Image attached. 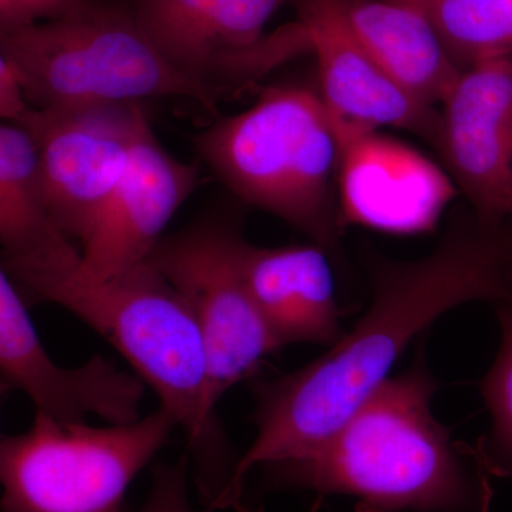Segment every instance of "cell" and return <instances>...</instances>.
I'll list each match as a JSON object with an SVG mask.
<instances>
[{"mask_svg": "<svg viewBox=\"0 0 512 512\" xmlns=\"http://www.w3.org/2000/svg\"><path fill=\"white\" fill-rule=\"evenodd\" d=\"M372 302L318 359L252 382L256 437L239 457L235 490L255 467L309 453L390 379L407 346L458 306L512 299V227L473 208L457 211L431 254L416 261L369 258Z\"/></svg>", "mask_w": 512, "mask_h": 512, "instance_id": "obj_1", "label": "cell"}, {"mask_svg": "<svg viewBox=\"0 0 512 512\" xmlns=\"http://www.w3.org/2000/svg\"><path fill=\"white\" fill-rule=\"evenodd\" d=\"M440 383L421 345L332 436L264 467L265 484L357 498L356 512H490L494 490L476 444L434 417Z\"/></svg>", "mask_w": 512, "mask_h": 512, "instance_id": "obj_2", "label": "cell"}, {"mask_svg": "<svg viewBox=\"0 0 512 512\" xmlns=\"http://www.w3.org/2000/svg\"><path fill=\"white\" fill-rule=\"evenodd\" d=\"M74 271L19 286L96 330L157 394L187 436L192 477L205 510L245 512L235 490L241 456L232 450L211 402L207 346L190 305L147 261L101 282Z\"/></svg>", "mask_w": 512, "mask_h": 512, "instance_id": "obj_3", "label": "cell"}, {"mask_svg": "<svg viewBox=\"0 0 512 512\" xmlns=\"http://www.w3.org/2000/svg\"><path fill=\"white\" fill-rule=\"evenodd\" d=\"M191 141L239 200L336 251L342 143L319 90L269 87L247 110L218 117Z\"/></svg>", "mask_w": 512, "mask_h": 512, "instance_id": "obj_4", "label": "cell"}, {"mask_svg": "<svg viewBox=\"0 0 512 512\" xmlns=\"http://www.w3.org/2000/svg\"><path fill=\"white\" fill-rule=\"evenodd\" d=\"M0 56L18 70L36 109L143 103L158 97L222 103L178 72L151 42L130 0H110L89 15L0 32Z\"/></svg>", "mask_w": 512, "mask_h": 512, "instance_id": "obj_5", "label": "cell"}, {"mask_svg": "<svg viewBox=\"0 0 512 512\" xmlns=\"http://www.w3.org/2000/svg\"><path fill=\"white\" fill-rule=\"evenodd\" d=\"M177 427L161 406L106 427L36 412L28 430L0 441L2 512H124L128 488Z\"/></svg>", "mask_w": 512, "mask_h": 512, "instance_id": "obj_6", "label": "cell"}, {"mask_svg": "<svg viewBox=\"0 0 512 512\" xmlns=\"http://www.w3.org/2000/svg\"><path fill=\"white\" fill-rule=\"evenodd\" d=\"M291 0H130L151 42L178 72L222 101L256 89L296 57L312 55L298 20L265 33L276 10Z\"/></svg>", "mask_w": 512, "mask_h": 512, "instance_id": "obj_7", "label": "cell"}, {"mask_svg": "<svg viewBox=\"0 0 512 512\" xmlns=\"http://www.w3.org/2000/svg\"><path fill=\"white\" fill-rule=\"evenodd\" d=\"M241 225L232 215H208L165 237L147 258L190 305L210 362L215 407L232 387L254 377L281 350L242 275Z\"/></svg>", "mask_w": 512, "mask_h": 512, "instance_id": "obj_8", "label": "cell"}, {"mask_svg": "<svg viewBox=\"0 0 512 512\" xmlns=\"http://www.w3.org/2000/svg\"><path fill=\"white\" fill-rule=\"evenodd\" d=\"M150 123L143 103L33 107L19 127L35 144L50 210L82 251Z\"/></svg>", "mask_w": 512, "mask_h": 512, "instance_id": "obj_9", "label": "cell"}, {"mask_svg": "<svg viewBox=\"0 0 512 512\" xmlns=\"http://www.w3.org/2000/svg\"><path fill=\"white\" fill-rule=\"evenodd\" d=\"M0 386L20 392L36 412L80 423L99 417L109 424L141 419L147 386L134 372L113 360L93 356L77 367L57 365L43 346L15 282L0 272Z\"/></svg>", "mask_w": 512, "mask_h": 512, "instance_id": "obj_10", "label": "cell"}, {"mask_svg": "<svg viewBox=\"0 0 512 512\" xmlns=\"http://www.w3.org/2000/svg\"><path fill=\"white\" fill-rule=\"evenodd\" d=\"M440 151L481 218L508 221L512 205V56L468 67L441 103Z\"/></svg>", "mask_w": 512, "mask_h": 512, "instance_id": "obj_11", "label": "cell"}, {"mask_svg": "<svg viewBox=\"0 0 512 512\" xmlns=\"http://www.w3.org/2000/svg\"><path fill=\"white\" fill-rule=\"evenodd\" d=\"M338 134L343 228L362 225L400 235L436 228L458 192L447 171L416 148L380 131Z\"/></svg>", "mask_w": 512, "mask_h": 512, "instance_id": "obj_12", "label": "cell"}, {"mask_svg": "<svg viewBox=\"0 0 512 512\" xmlns=\"http://www.w3.org/2000/svg\"><path fill=\"white\" fill-rule=\"evenodd\" d=\"M200 183L198 165L165 150L148 123L83 244L74 274L101 282L146 262L168 222Z\"/></svg>", "mask_w": 512, "mask_h": 512, "instance_id": "obj_13", "label": "cell"}, {"mask_svg": "<svg viewBox=\"0 0 512 512\" xmlns=\"http://www.w3.org/2000/svg\"><path fill=\"white\" fill-rule=\"evenodd\" d=\"M318 62L319 93L338 133L390 127L437 148L440 110L414 97L353 39L328 0H291Z\"/></svg>", "mask_w": 512, "mask_h": 512, "instance_id": "obj_14", "label": "cell"}, {"mask_svg": "<svg viewBox=\"0 0 512 512\" xmlns=\"http://www.w3.org/2000/svg\"><path fill=\"white\" fill-rule=\"evenodd\" d=\"M328 249L318 244L264 248L239 244L242 275L276 342L333 345L345 330Z\"/></svg>", "mask_w": 512, "mask_h": 512, "instance_id": "obj_15", "label": "cell"}, {"mask_svg": "<svg viewBox=\"0 0 512 512\" xmlns=\"http://www.w3.org/2000/svg\"><path fill=\"white\" fill-rule=\"evenodd\" d=\"M0 244L2 271L16 285L79 268L82 251L57 224L47 201L32 137L0 126Z\"/></svg>", "mask_w": 512, "mask_h": 512, "instance_id": "obj_16", "label": "cell"}, {"mask_svg": "<svg viewBox=\"0 0 512 512\" xmlns=\"http://www.w3.org/2000/svg\"><path fill=\"white\" fill-rule=\"evenodd\" d=\"M353 39L417 99L443 103L461 70L412 0H328Z\"/></svg>", "mask_w": 512, "mask_h": 512, "instance_id": "obj_17", "label": "cell"}, {"mask_svg": "<svg viewBox=\"0 0 512 512\" xmlns=\"http://www.w3.org/2000/svg\"><path fill=\"white\" fill-rule=\"evenodd\" d=\"M458 69L512 56V0H412Z\"/></svg>", "mask_w": 512, "mask_h": 512, "instance_id": "obj_18", "label": "cell"}, {"mask_svg": "<svg viewBox=\"0 0 512 512\" xmlns=\"http://www.w3.org/2000/svg\"><path fill=\"white\" fill-rule=\"evenodd\" d=\"M495 306L500 349L480 384L491 429L474 444L491 477L512 478V299Z\"/></svg>", "mask_w": 512, "mask_h": 512, "instance_id": "obj_19", "label": "cell"}, {"mask_svg": "<svg viewBox=\"0 0 512 512\" xmlns=\"http://www.w3.org/2000/svg\"><path fill=\"white\" fill-rule=\"evenodd\" d=\"M110 0H0V32L66 22L89 15Z\"/></svg>", "mask_w": 512, "mask_h": 512, "instance_id": "obj_20", "label": "cell"}, {"mask_svg": "<svg viewBox=\"0 0 512 512\" xmlns=\"http://www.w3.org/2000/svg\"><path fill=\"white\" fill-rule=\"evenodd\" d=\"M190 471L188 456H181L173 463H158L153 468L150 493L138 512H200L191 503Z\"/></svg>", "mask_w": 512, "mask_h": 512, "instance_id": "obj_21", "label": "cell"}, {"mask_svg": "<svg viewBox=\"0 0 512 512\" xmlns=\"http://www.w3.org/2000/svg\"><path fill=\"white\" fill-rule=\"evenodd\" d=\"M32 110L18 70L0 56V116L5 123L19 126Z\"/></svg>", "mask_w": 512, "mask_h": 512, "instance_id": "obj_22", "label": "cell"}, {"mask_svg": "<svg viewBox=\"0 0 512 512\" xmlns=\"http://www.w3.org/2000/svg\"><path fill=\"white\" fill-rule=\"evenodd\" d=\"M508 221H510V224H511V227H512V205H511L510 214H508Z\"/></svg>", "mask_w": 512, "mask_h": 512, "instance_id": "obj_23", "label": "cell"}]
</instances>
